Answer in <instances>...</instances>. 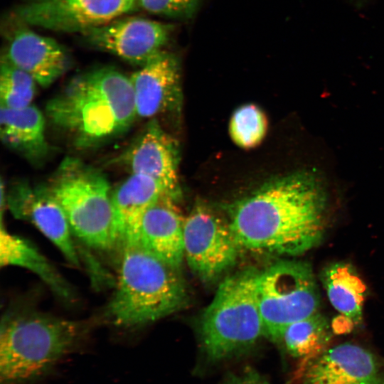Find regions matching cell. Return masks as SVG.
<instances>
[{
  "label": "cell",
  "mask_w": 384,
  "mask_h": 384,
  "mask_svg": "<svg viewBox=\"0 0 384 384\" xmlns=\"http://www.w3.org/2000/svg\"><path fill=\"white\" fill-rule=\"evenodd\" d=\"M326 207L319 177L297 172L272 179L235 203L228 222L241 249L294 256L321 240Z\"/></svg>",
  "instance_id": "obj_1"
},
{
  "label": "cell",
  "mask_w": 384,
  "mask_h": 384,
  "mask_svg": "<svg viewBox=\"0 0 384 384\" xmlns=\"http://www.w3.org/2000/svg\"><path fill=\"white\" fill-rule=\"evenodd\" d=\"M46 107L52 124L80 147L121 134L137 117L129 78L110 67L75 77Z\"/></svg>",
  "instance_id": "obj_2"
},
{
  "label": "cell",
  "mask_w": 384,
  "mask_h": 384,
  "mask_svg": "<svg viewBox=\"0 0 384 384\" xmlns=\"http://www.w3.org/2000/svg\"><path fill=\"white\" fill-rule=\"evenodd\" d=\"M1 384H28L79 346L88 324L33 310L5 314L0 329Z\"/></svg>",
  "instance_id": "obj_3"
},
{
  "label": "cell",
  "mask_w": 384,
  "mask_h": 384,
  "mask_svg": "<svg viewBox=\"0 0 384 384\" xmlns=\"http://www.w3.org/2000/svg\"><path fill=\"white\" fill-rule=\"evenodd\" d=\"M176 268L139 243L122 248L119 276L106 314L118 327L154 322L181 309L187 294Z\"/></svg>",
  "instance_id": "obj_4"
},
{
  "label": "cell",
  "mask_w": 384,
  "mask_h": 384,
  "mask_svg": "<svg viewBox=\"0 0 384 384\" xmlns=\"http://www.w3.org/2000/svg\"><path fill=\"white\" fill-rule=\"evenodd\" d=\"M259 275L257 270L248 268L226 277L203 313L201 339L211 361L233 356L264 336L257 297Z\"/></svg>",
  "instance_id": "obj_5"
},
{
  "label": "cell",
  "mask_w": 384,
  "mask_h": 384,
  "mask_svg": "<svg viewBox=\"0 0 384 384\" xmlns=\"http://www.w3.org/2000/svg\"><path fill=\"white\" fill-rule=\"evenodd\" d=\"M48 186L63 208L75 237L100 250L116 245L112 190L101 171L68 157L60 164Z\"/></svg>",
  "instance_id": "obj_6"
},
{
  "label": "cell",
  "mask_w": 384,
  "mask_h": 384,
  "mask_svg": "<svg viewBox=\"0 0 384 384\" xmlns=\"http://www.w3.org/2000/svg\"><path fill=\"white\" fill-rule=\"evenodd\" d=\"M259 308L264 336L282 341L290 324L318 311L319 294L311 266L302 261L282 260L260 272Z\"/></svg>",
  "instance_id": "obj_7"
},
{
  "label": "cell",
  "mask_w": 384,
  "mask_h": 384,
  "mask_svg": "<svg viewBox=\"0 0 384 384\" xmlns=\"http://www.w3.org/2000/svg\"><path fill=\"white\" fill-rule=\"evenodd\" d=\"M183 245L184 259L204 282H213L228 272L241 250L228 220L202 204L183 219Z\"/></svg>",
  "instance_id": "obj_8"
},
{
  "label": "cell",
  "mask_w": 384,
  "mask_h": 384,
  "mask_svg": "<svg viewBox=\"0 0 384 384\" xmlns=\"http://www.w3.org/2000/svg\"><path fill=\"white\" fill-rule=\"evenodd\" d=\"M138 0H26L16 16L30 26L82 33L134 11Z\"/></svg>",
  "instance_id": "obj_9"
},
{
  "label": "cell",
  "mask_w": 384,
  "mask_h": 384,
  "mask_svg": "<svg viewBox=\"0 0 384 384\" xmlns=\"http://www.w3.org/2000/svg\"><path fill=\"white\" fill-rule=\"evenodd\" d=\"M172 30L169 24L129 17L117 18L81 33L90 46L142 66L164 50Z\"/></svg>",
  "instance_id": "obj_10"
},
{
  "label": "cell",
  "mask_w": 384,
  "mask_h": 384,
  "mask_svg": "<svg viewBox=\"0 0 384 384\" xmlns=\"http://www.w3.org/2000/svg\"><path fill=\"white\" fill-rule=\"evenodd\" d=\"M6 206L16 218L33 223L70 264L80 266L67 217L48 186L18 181L6 195Z\"/></svg>",
  "instance_id": "obj_11"
},
{
  "label": "cell",
  "mask_w": 384,
  "mask_h": 384,
  "mask_svg": "<svg viewBox=\"0 0 384 384\" xmlns=\"http://www.w3.org/2000/svg\"><path fill=\"white\" fill-rule=\"evenodd\" d=\"M177 56L162 50L129 78L137 116L151 118L181 108V69Z\"/></svg>",
  "instance_id": "obj_12"
},
{
  "label": "cell",
  "mask_w": 384,
  "mask_h": 384,
  "mask_svg": "<svg viewBox=\"0 0 384 384\" xmlns=\"http://www.w3.org/2000/svg\"><path fill=\"white\" fill-rule=\"evenodd\" d=\"M302 384H384L378 363L368 350L342 343L301 363Z\"/></svg>",
  "instance_id": "obj_13"
},
{
  "label": "cell",
  "mask_w": 384,
  "mask_h": 384,
  "mask_svg": "<svg viewBox=\"0 0 384 384\" xmlns=\"http://www.w3.org/2000/svg\"><path fill=\"white\" fill-rule=\"evenodd\" d=\"M122 160L131 174L149 176L174 198L179 196L178 147L156 121L149 122Z\"/></svg>",
  "instance_id": "obj_14"
},
{
  "label": "cell",
  "mask_w": 384,
  "mask_h": 384,
  "mask_svg": "<svg viewBox=\"0 0 384 384\" xmlns=\"http://www.w3.org/2000/svg\"><path fill=\"white\" fill-rule=\"evenodd\" d=\"M4 57L43 87L58 80L70 64L68 53L60 44L27 28L15 31Z\"/></svg>",
  "instance_id": "obj_15"
},
{
  "label": "cell",
  "mask_w": 384,
  "mask_h": 384,
  "mask_svg": "<svg viewBox=\"0 0 384 384\" xmlns=\"http://www.w3.org/2000/svg\"><path fill=\"white\" fill-rule=\"evenodd\" d=\"M176 198L164 194L144 213L138 243L146 250L178 269L184 259L183 220Z\"/></svg>",
  "instance_id": "obj_16"
},
{
  "label": "cell",
  "mask_w": 384,
  "mask_h": 384,
  "mask_svg": "<svg viewBox=\"0 0 384 384\" xmlns=\"http://www.w3.org/2000/svg\"><path fill=\"white\" fill-rule=\"evenodd\" d=\"M164 194L169 195L154 179L135 174H131L112 190L116 245L122 249L127 245L138 243L139 227L144 213Z\"/></svg>",
  "instance_id": "obj_17"
},
{
  "label": "cell",
  "mask_w": 384,
  "mask_h": 384,
  "mask_svg": "<svg viewBox=\"0 0 384 384\" xmlns=\"http://www.w3.org/2000/svg\"><path fill=\"white\" fill-rule=\"evenodd\" d=\"M45 128L43 113L33 105L21 109L1 107L2 142L33 164L41 163L49 153Z\"/></svg>",
  "instance_id": "obj_18"
},
{
  "label": "cell",
  "mask_w": 384,
  "mask_h": 384,
  "mask_svg": "<svg viewBox=\"0 0 384 384\" xmlns=\"http://www.w3.org/2000/svg\"><path fill=\"white\" fill-rule=\"evenodd\" d=\"M1 267L18 266L38 275L49 288L64 300H72L73 291L70 284L51 263L28 240L11 233L1 220Z\"/></svg>",
  "instance_id": "obj_19"
},
{
  "label": "cell",
  "mask_w": 384,
  "mask_h": 384,
  "mask_svg": "<svg viewBox=\"0 0 384 384\" xmlns=\"http://www.w3.org/2000/svg\"><path fill=\"white\" fill-rule=\"evenodd\" d=\"M322 280L332 306L352 324L361 320L366 287L348 264L336 262L326 267Z\"/></svg>",
  "instance_id": "obj_20"
},
{
  "label": "cell",
  "mask_w": 384,
  "mask_h": 384,
  "mask_svg": "<svg viewBox=\"0 0 384 384\" xmlns=\"http://www.w3.org/2000/svg\"><path fill=\"white\" fill-rule=\"evenodd\" d=\"M329 339L328 324L318 312L290 324L282 338L290 354L301 358V363L322 354L326 351Z\"/></svg>",
  "instance_id": "obj_21"
},
{
  "label": "cell",
  "mask_w": 384,
  "mask_h": 384,
  "mask_svg": "<svg viewBox=\"0 0 384 384\" xmlns=\"http://www.w3.org/2000/svg\"><path fill=\"white\" fill-rule=\"evenodd\" d=\"M268 123L265 112L255 104H245L236 109L229 122V134L238 146L255 148L263 141Z\"/></svg>",
  "instance_id": "obj_22"
},
{
  "label": "cell",
  "mask_w": 384,
  "mask_h": 384,
  "mask_svg": "<svg viewBox=\"0 0 384 384\" xmlns=\"http://www.w3.org/2000/svg\"><path fill=\"white\" fill-rule=\"evenodd\" d=\"M37 82L29 74L11 63L5 57L1 62L0 102L8 109H21L31 105Z\"/></svg>",
  "instance_id": "obj_23"
},
{
  "label": "cell",
  "mask_w": 384,
  "mask_h": 384,
  "mask_svg": "<svg viewBox=\"0 0 384 384\" xmlns=\"http://www.w3.org/2000/svg\"><path fill=\"white\" fill-rule=\"evenodd\" d=\"M149 13L175 18H189L196 13L199 0H138Z\"/></svg>",
  "instance_id": "obj_24"
},
{
  "label": "cell",
  "mask_w": 384,
  "mask_h": 384,
  "mask_svg": "<svg viewBox=\"0 0 384 384\" xmlns=\"http://www.w3.org/2000/svg\"><path fill=\"white\" fill-rule=\"evenodd\" d=\"M230 384H267L256 374L250 373L245 376L233 379Z\"/></svg>",
  "instance_id": "obj_25"
}]
</instances>
